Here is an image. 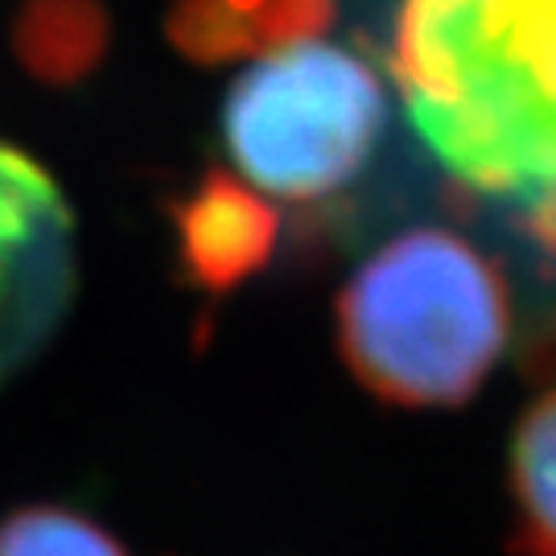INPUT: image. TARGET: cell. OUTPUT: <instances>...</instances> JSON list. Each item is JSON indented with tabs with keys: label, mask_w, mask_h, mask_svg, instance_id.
Here are the masks:
<instances>
[{
	"label": "cell",
	"mask_w": 556,
	"mask_h": 556,
	"mask_svg": "<svg viewBox=\"0 0 556 556\" xmlns=\"http://www.w3.org/2000/svg\"><path fill=\"white\" fill-rule=\"evenodd\" d=\"M392 79L454 181L556 248V0H404Z\"/></svg>",
	"instance_id": "1"
},
{
	"label": "cell",
	"mask_w": 556,
	"mask_h": 556,
	"mask_svg": "<svg viewBox=\"0 0 556 556\" xmlns=\"http://www.w3.org/2000/svg\"><path fill=\"white\" fill-rule=\"evenodd\" d=\"M511 338L498 268L470 239L413 227L358 264L338 293V355L371 396L450 408L495 371Z\"/></svg>",
	"instance_id": "2"
},
{
	"label": "cell",
	"mask_w": 556,
	"mask_h": 556,
	"mask_svg": "<svg viewBox=\"0 0 556 556\" xmlns=\"http://www.w3.org/2000/svg\"><path fill=\"white\" fill-rule=\"evenodd\" d=\"M219 119L236 181L264 199L314 202L363 174L383 137L388 91L355 50L298 34L239 71Z\"/></svg>",
	"instance_id": "3"
},
{
	"label": "cell",
	"mask_w": 556,
	"mask_h": 556,
	"mask_svg": "<svg viewBox=\"0 0 556 556\" xmlns=\"http://www.w3.org/2000/svg\"><path fill=\"white\" fill-rule=\"evenodd\" d=\"M75 289L71 202L41 161L0 140V388L54 342Z\"/></svg>",
	"instance_id": "4"
},
{
	"label": "cell",
	"mask_w": 556,
	"mask_h": 556,
	"mask_svg": "<svg viewBox=\"0 0 556 556\" xmlns=\"http://www.w3.org/2000/svg\"><path fill=\"white\" fill-rule=\"evenodd\" d=\"M181 264L202 289H231L277 243L273 211L243 181L211 174L178 211Z\"/></svg>",
	"instance_id": "5"
},
{
	"label": "cell",
	"mask_w": 556,
	"mask_h": 556,
	"mask_svg": "<svg viewBox=\"0 0 556 556\" xmlns=\"http://www.w3.org/2000/svg\"><path fill=\"white\" fill-rule=\"evenodd\" d=\"M511 503L519 548L528 556H556V388L519 417L511 438Z\"/></svg>",
	"instance_id": "6"
},
{
	"label": "cell",
	"mask_w": 556,
	"mask_h": 556,
	"mask_svg": "<svg viewBox=\"0 0 556 556\" xmlns=\"http://www.w3.org/2000/svg\"><path fill=\"white\" fill-rule=\"evenodd\" d=\"M0 556H128V548L96 519L41 503L0 523Z\"/></svg>",
	"instance_id": "7"
}]
</instances>
